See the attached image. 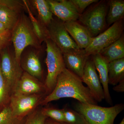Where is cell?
<instances>
[{
	"instance_id": "1",
	"label": "cell",
	"mask_w": 124,
	"mask_h": 124,
	"mask_svg": "<svg viewBox=\"0 0 124 124\" xmlns=\"http://www.w3.org/2000/svg\"><path fill=\"white\" fill-rule=\"evenodd\" d=\"M64 98H72L82 103L97 105L88 88L82 80L66 68L58 77L55 88L40 102L45 106L53 101Z\"/></svg>"
},
{
	"instance_id": "2",
	"label": "cell",
	"mask_w": 124,
	"mask_h": 124,
	"mask_svg": "<svg viewBox=\"0 0 124 124\" xmlns=\"http://www.w3.org/2000/svg\"><path fill=\"white\" fill-rule=\"evenodd\" d=\"M11 41L13 44L14 55L20 63L23 52L27 46L39 49L41 44L35 34L29 18L24 14L20 15L17 23L11 32Z\"/></svg>"
},
{
	"instance_id": "3",
	"label": "cell",
	"mask_w": 124,
	"mask_h": 124,
	"mask_svg": "<svg viewBox=\"0 0 124 124\" xmlns=\"http://www.w3.org/2000/svg\"><path fill=\"white\" fill-rule=\"evenodd\" d=\"M74 108L89 124H114L116 117L124 110V104L119 103L110 107H104L78 102L75 104Z\"/></svg>"
},
{
	"instance_id": "4",
	"label": "cell",
	"mask_w": 124,
	"mask_h": 124,
	"mask_svg": "<svg viewBox=\"0 0 124 124\" xmlns=\"http://www.w3.org/2000/svg\"><path fill=\"white\" fill-rule=\"evenodd\" d=\"M45 42L46 45L45 62L47 73L44 84L47 95L55 88L58 77L66 67L63 54L60 49L49 38H47Z\"/></svg>"
},
{
	"instance_id": "5",
	"label": "cell",
	"mask_w": 124,
	"mask_h": 124,
	"mask_svg": "<svg viewBox=\"0 0 124 124\" xmlns=\"http://www.w3.org/2000/svg\"><path fill=\"white\" fill-rule=\"evenodd\" d=\"M108 7L106 2L101 1L81 14L78 19L93 37L98 35L105 27Z\"/></svg>"
},
{
	"instance_id": "6",
	"label": "cell",
	"mask_w": 124,
	"mask_h": 124,
	"mask_svg": "<svg viewBox=\"0 0 124 124\" xmlns=\"http://www.w3.org/2000/svg\"><path fill=\"white\" fill-rule=\"evenodd\" d=\"M0 68L3 77L12 94L23 71L8 46L0 52Z\"/></svg>"
},
{
	"instance_id": "7",
	"label": "cell",
	"mask_w": 124,
	"mask_h": 124,
	"mask_svg": "<svg viewBox=\"0 0 124 124\" xmlns=\"http://www.w3.org/2000/svg\"><path fill=\"white\" fill-rule=\"evenodd\" d=\"M46 96L45 93L12 94L8 106L14 115L19 119H23L37 108Z\"/></svg>"
},
{
	"instance_id": "8",
	"label": "cell",
	"mask_w": 124,
	"mask_h": 124,
	"mask_svg": "<svg viewBox=\"0 0 124 124\" xmlns=\"http://www.w3.org/2000/svg\"><path fill=\"white\" fill-rule=\"evenodd\" d=\"M124 30L122 19L112 25L103 32L93 37L90 45L85 49L87 55L90 56L99 53L119 39L123 35Z\"/></svg>"
},
{
	"instance_id": "9",
	"label": "cell",
	"mask_w": 124,
	"mask_h": 124,
	"mask_svg": "<svg viewBox=\"0 0 124 124\" xmlns=\"http://www.w3.org/2000/svg\"><path fill=\"white\" fill-rule=\"evenodd\" d=\"M49 38L64 53L71 49L79 48L64 27V22L54 19L47 27Z\"/></svg>"
},
{
	"instance_id": "10",
	"label": "cell",
	"mask_w": 124,
	"mask_h": 124,
	"mask_svg": "<svg viewBox=\"0 0 124 124\" xmlns=\"http://www.w3.org/2000/svg\"><path fill=\"white\" fill-rule=\"evenodd\" d=\"M81 80L87 85L96 101L100 102L104 99V92L99 77L93 60L89 58L85 63Z\"/></svg>"
},
{
	"instance_id": "11",
	"label": "cell",
	"mask_w": 124,
	"mask_h": 124,
	"mask_svg": "<svg viewBox=\"0 0 124 124\" xmlns=\"http://www.w3.org/2000/svg\"><path fill=\"white\" fill-rule=\"evenodd\" d=\"M38 93H45L46 95L44 82L23 71L12 94L30 95Z\"/></svg>"
},
{
	"instance_id": "12",
	"label": "cell",
	"mask_w": 124,
	"mask_h": 124,
	"mask_svg": "<svg viewBox=\"0 0 124 124\" xmlns=\"http://www.w3.org/2000/svg\"><path fill=\"white\" fill-rule=\"evenodd\" d=\"M51 12L63 22L77 21L80 14L70 0H47Z\"/></svg>"
},
{
	"instance_id": "13",
	"label": "cell",
	"mask_w": 124,
	"mask_h": 124,
	"mask_svg": "<svg viewBox=\"0 0 124 124\" xmlns=\"http://www.w3.org/2000/svg\"><path fill=\"white\" fill-rule=\"evenodd\" d=\"M66 68L81 79L86 61L89 56L84 49H71L63 53Z\"/></svg>"
},
{
	"instance_id": "14",
	"label": "cell",
	"mask_w": 124,
	"mask_h": 124,
	"mask_svg": "<svg viewBox=\"0 0 124 124\" xmlns=\"http://www.w3.org/2000/svg\"><path fill=\"white\" fill-rule=\"evenodd\" d=\"M64 24L79 48L85 49L88 47L93 37L86 27L77 21L65 22Z\"/></svg>"
},
{
	"instance_id": "15",
	"label": "cell",
	"mask_w": 124,
	"mask_h": 124,
	"mask_svg": "<svg viewBox=\"0 0 124 124\" xmlns=\"http://www.w3.org/2000/svg\"><path fill=\"white\" fill-rule=\"evenodd\" d=\"M92 60L99 74V79L104 92V99L110 105H112L108 87V62L99 53L93 55Z\"/></svg>"
},
{
	"instance_id": "16",
	"label": "cell",
	"mask_w": 124,
	"mask_h": 124,
	"mask_svg": "<svg viewBox=\"0 0 124 124\" xmlns=\"http://www.w3.org/2000/svg\"><path fill=\"white\" fill-rule=\"evenodd\" d=\"M20 64L23 71L43 82V69L36 52L31 51L28 53L21 58Z\"/></svg>"
},
{
	"instance_id": "17",
	"label": "cell",
	"mask_w": 124,
	"mask_h": 124,
	"mask_svg": "<svg viewBox=\"0 0 124 124\" xmlns=\"http://www.w3.org/2000/svg\"><path fill=\"white\" fill-rule=\"evenodd\" d=\"M99 53L108 63L124 58V34L117 40L101 50Z\"/></svg>"
},
{
	"instance_id": "18",
	"label": "cell",
	"mask_w": 124,
	"mask_h": 124,
	"mask_svg": "<svg viewBox=\"0 0 124 124\" xmlns=\"http://www.w3.org/2000/svg\"><path fill=\"white\" fill-rule=\"evenodd\" d=\"M28 2L36 11L37 19L47 27L54 19L47 0H31Z\"/></svg>"
},
{
	"instance_id": "19",
	"label": "cell",
	"mask_w": 124,
	"mask_h": 124,
	"mask_svg": "<svg viewBox=\"0 0 124 124\" xmlns=\"http://www.w3.org/2000/svg\"><path fill=\"white\" fill-rule=\"evenodd\" d=\"M24 8L28 14V17L32 25L33 31L38 38L40 44L45 42L46 40L49 38L48 31L46 27L41 23L38 19L33 15L31 10L28 1L23 0Z\"/></svg>"
},
{
	"instance_id": "20",
	"label": "cell",
	"mask_w": 124,
	"mask_h": 124,
	"mask_svg": "<svg viewBox=\"0 0 124 124\" xmlns=\"http://www.w3.org/2000/svg\"><path fill=\"white\" fill-rule=\"evenodd\" d=\"M123 80H124V58L108 63L109 84L116 85Z\"/></svg>"
},
{
	"instance_id": "21",
	"label": "cell",
	"mask_w": 124,
	"mask_h": 124,
	"mask_svg": "<svg viewBox=\"0 0 124 124\" xmlns=\"http://www.w3.org/2000/svg\"><path fill=\"white\" fill-rule=\"evenodd\" d=\"M109 10L107 21L108 25L123 19L124 14V1L111 0L108 1Z\"/></svg>"
},
{
	"instance_id": "22",
	"label": "cell",
	"mask_w": 124,
	"mask_h": 124,
	"mask_svg": "<svg viewBox=\"0 0 124 124\" xmlns=\"http://www.w3.org/2000/svg\"><path fill=\"white\" fill-rule=\"evenodd\" d=\"M20 15L5 6L0 5V22L10 31H12L16 25Z\"/></svg>"
},
{
	"instance_id": "23",
	"label": "cell",
	"mask_w": 124,
	"mask_h": 124,
	"mask_svg": "<svg viewBox=\"0 0 124 124\" xmlns=\"http://www.w3.org/2000/svg\"><path fill=\"white\" fill-rule=\"evenodd\" d=\"M11 93L3 77L0 68V111L8 106Z\"/></svg>"
},
{
	"instance_id": "24",
	"label": "cell",
	"mask_w": 124,
	"mask_h": 124,
	"mask_svg": "<svg viewBox=\"0 0 124 124\" xmlns=\"http://www.w3.org/2000/svg\"><path fill=\"white\" fill-rule=\"evenodd\" d=\"M65 122L68 124H89L80 113L69 108H62Z\"/></svg>"
},
{
	"instance_id": "25",
	"label": "cell",
	"mask_w": 124,
	"mask_h": 124,
	"mask_svg": "<svg viewBox=\"0 0 124 124\" xmlns=\"http://www.w3.org/2000/svg\"><path fill=\"white\" fill-rule=\"evenodd\" d=\"M26 118L20 119L14 115L8 106L0 111V124H23Z\"/></svg>"
},
{
	"instance_id": "26",
	"label": "cell",
	"mask_w": 124,
	"mask_h": 124,
	"mask_svg": "<svg viewBox=\"0 0 124 124\" xmlns=\"http://www.w3.org/2000/svg\"><path fill=\"white\" fill-rule=\"evenodd\" d=\"M41 111L47 118L60 122H65L64 112L63 109L54 107H47L41 108Z\"/></svg>"
},
{
	"instance_id": "27",
	"label": "cell",
	"mask_w": 124,
	"mask_h": 124,
	"mask_svg": "<svg viewBox=\"0 0 124 124\" xmlns=\"http://www.w3.org/2000/svg\"><path fill=\"white\" fill-rule=\"evenodd\" d=\"M47 118L42 114L41 108H37L27 116L23 124H45Z\"/></svg>"
},
{
	"instance_id": "28",
	"label": "cell",
	"mask_w": 124,
	"mask_h": 124,
	"mask_svg": "<svg viewBox=\"0 0 124 124\" xmlns=\"http://www.w3.org/2000/svg\"><path fill=\"white\" fill-rule=\"evenodd\" d=\"M0 5L5 6L20 14L23 9H25L23 0H0Z\"/></svg>"
},
{
	"instance_id": "29",
	"label": "cell",
	"mask_w": 124,
	"mask_h": 124,
	"mask_svg": "<svg viewBox=\"0 0 124 124\" xmlns=\"http://www.w3.org/2000/svg\"><path fill=\"white\" fill-rule=\"evenodd\" d=\"M70 1L80 15L90 5L98 1L97 0H70Z\"/></svg>"
},
{
	"instance_id": "30",
	"label": "cell",
	"mask_w": 124,
	"mask_h": 124,
	"mask_svg": "<svg viewBox=\"0 0 124 124\" xmlns=\"http://www.w3.org/2000/svg\"><path fill=\"white\" fill-rule=\"evenodd\" d=\"M11 31L6 34L0 35V52L8 46L11 41Z\"/></svg>"
},
{
	"instance_id": "31",
	"label": "cell",
	"mask_w": 124,
	"mask_h": 124,
	"mask_svg": "<svg viewBox=\"0 0 124 124\" xmlns=\"http://www.w3.org/2000/svg\"><path fill=\"white\" fill-rule=\"evenodd\" d=\"M114 91L118 93H123L124 91V80L121 81L113 87Z\"/></svg>"
},
{
	"instance_id": "32",
	"label": "cell",
	"mask_w": 124,
	"mask_h": 124,
	"mask_svg": "<svg viewBox=\"0 0 124 124\" xmlns=\"http://www.w3.org/2000/svg\"><path fill=\"white\" fill-rule=\"evenodd\" d=\"M11 31L7 29L5 26L0 22V35L6 34L10 32Z\"/></svg>"
},
{
	"instance_id": "33",
	"label": "cell",
	"mask_w": 124,
	"mask_h": 124,
	"mask_svg": "<svg viewBox=\"0 0 124 124\" xmlns=\"http://www.w3.org/2000/svg\"><path fill=\"white\" fill-rule=\"evenodd\" d=\"M45 124H68L66 122H60L55 121L50 118H47Z\"/></svg>"
},
{
	"instance_id": "34",
	"label": "cell",
	"mask_w": 124,
	"mask_h": 124,
	"mask_svg": "<svg viewBox=\"0 0 124 124\" xmlns=\"http://www.w3.org/2000/svg\"><path fill=\"white\" fill-rule=\"evenodd\" d=\"M119 124H124V118H123V119L122 120L121 122Z\"/></svg>"
}]
</instances>
